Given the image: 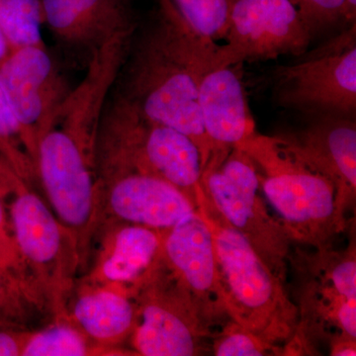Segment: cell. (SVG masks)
<instances>
[{"label":"cell","mask_w":356,"mask_h":356,"mask_svg":"<svg viewBox=\"0 0 356 356\" xmlns=\"http://www.w3.org/2000/svg\"><path fill=\"white\" fill-rule=\"evenodd\" d=\"M156 2V19L136 49L124 96L149 120L188 136L205 168L210 147L201 124L199 86L212 70L219 44L194 32L170 0Z\"/></svg>","instance_id":"cell-1"},{"label":"cell","mask_w":356,"mask_h":356,"mask_svg":"<svg viewBox=\"0 0 356 356\" xmlns=\"http://www.w3.org/2000/svg\"><path fill=\"white\" fill-rule=\"evenodd\" d=\"M197 211L212 233L228 318L284 348L298 325V313L286 283L267 266L247 238L229 226L204 191L197 199Z\"/></svg>","instance_id":"cell-2"},{"label":"cell","mask_w":356,"mask_h":356,"mask_svg":"<svg viewBox=\"0 0 356 356\" xmlns=\"http://www.w3.org/2000/svg\"><path fill=\"white\" fill-rule=\"evenodd\" d=\"M254 161L264 200L293 245L332 247L346 232L334 184L281 137L255 132L238 147Z\"/></svg>","instance_id":"cell-3"},{"label":"cell","mask_w":356,"mask_h":356,"mask_svg":"<svg viewBox=\"0 0 356 356\" xmlns=\"http://www.w3.org/2000/svg\"><path fill=\"white\" fill-rule=\"evenodd\" d=\"M98 177L139 170L165 180L197 208L203 191L202 154L185 134L149 120L125 96L105 111L97 140Z\"/></svg>","instance_id":"cell-4"},{"label":"cell","mask_w":356,"mask_h":356,"mask_svg":"<svg viewBox=\"0 0 356 356\" xmlns=\"http://www.w3.org/2000/svg\"><path fill=\"white\" fill-rule=\"evenodd\" d=\"M289 266L298 325L285 346L286 355L312 353L321 341L356 339L355 238L339 250L293 245Z\"/></svg>","instance_id":"cell-5"},{"label":"cell","mask_w":356,"mask_h":356,"mask_svg":"<svg viewBox=\"0 0 356 356\" xmlns=\"http://www.w3.org/2000/svg\"><path fill=\"white\" fill-rule=\"evenodd\" d=\"M4 200L21 257L51 320L67 318V303L81 276L74 236L24 180Z\"/></svg>","instance_id":"cell-6"},{"label":"cell","mask_w":356,"mask_h":356,"mask_svg":"<svg viewBox=\"0 0 356 356\" xmlns=\"http://www.w3.org/2000/svg\"><path fill=\"white\" fill-rule=\"evenodd\" d=\"M201 184L215 209L286 283L293 243L262 196L252 159L234 147L219 165L203 170Z\"/></svg>","instance_id":"cell-7"},{"label":"cell","mask_w":356,"mask_h":356,"mask_svg":"<svg viewBox=\"0 0 356 356\" xmlns=\"http://www.w3.org/2000/svg\"><path fill=\"white\" fill-rule=\"evenodd\" d=\"M132 297L137 317L129 339L132 355L194 356L211 334L188 291L163 261Z\"/></svg>","instance_id":"cell-8"},{"label":"cell","mask_w":356,"mask_h":356,"mask_svg":"<svg viewBox=\"0 0 356 356\" xmlns=\"http://www.w3.org/2000/svg\"><path fill=\"white\" fill-rule=\"evenodd\" d=\"M281 106L350 116L356 108V24L276 72Z\"/></svg>","instance_id":"cell-9"},{"label":"cell","mask_w":356,"mask_h":356,"mask_svg":"<svg viewBox=\"0 0 356 356\" xmlns=\"http://www.w3.org/2000/svg\"><path fill=\"white\" fill-rule=\"evenodd\" d=\"M313 28L292 0H231L228 31L218 44L212 70L301 56Z\"/></svg>","instance_id":"cell-10"},{"label":"cell","mask_w":356,"mask_h":356,"mask_svg":"<svg viewBox=\"0 0 356 356\" xmlns=\"http://www.w3.org/2000/svg\"><path fill=\"white\" fill-rule=\"evenodd\" d=\"M0 88L36 163L40 140L51 127L70 89L44 44L11 51L0 65Z\"/></svg>","instance_id":"cell-11"},{"label":"cell","mask_w":356,"mask_h":356,"mask_svg":"<svg viewBox=\"0 0 356 356\" xmlns=\"http://www.w3.org/2000/svg\"><path fill=\"white\" fill-rule=\"evenodd\" d=\"M99 220L166 231L197 212L179 189L149 173L122 170L98 177ZM97 226V227H98Z\"/></svg>","instance_id":"cell-12"},{"label":"cell","mask_w":356,"mask_h":356,"mask_svg":"<svg viewBox=\"0 0 356 356\" xmlns=\"http://www.w3.org/2000/svg\"><path fill=\"white\" fill-rule=\"evenodd\" d=\"M163 232L128 222H102L88 268L77 281L132 296L161 261Z\"/></svg>","instance_id":"cell-13"},{"label":"cell","mask_w":356,"mask_h":356,"mask_svg":"<svg viewBox=\"0 0 356 356\" xmlns=\"http://www.w3.org/2000/svg\"><path fill=\"white\" fill-rule=\"evenodd\" d=\"M161 257L191 294L210 329L222 318H229L212 233L198 211L163 232Z\"/></svg>","instance_id":"cell-14"},{"label":"cell","mask_w":356,"mask_h":356,"mask_svg":"<svg viewBox=\"0 0 356 356\" xmlns=\"http://www.w3.org/2000/svg\"><path fill=\"white\" fill-rule=\"evenodd\" d=\"M281 138L334 184L337 213L348 226L346 218L356 198L355 122L348 116L322 115L303 130Z\"/></svg>","instance_id":"cell-15"},{"label":"cell","mask_w":356,"mask_h":356,"mask_svg":"<svg viewBox=\"0 0 356 356\" xmlns=\"http://www.w3.org/2000/svg\"><path fill=\"white\" fill-rule=\"evenodd\" d=\"M242 65L211 70L201 79L199 112L210 147L204 170L219 165L232 149L257 132L243 86Z\"/></svg>","instance_id":"cell-16"},{"label":"cell","mask_w":356,"mask_h":356,"mask_svg":"<svg viewBox=\"0 0 356 356\" xmlns=\"http://www.w3.org/2000/svg\"><path fill=\"white\" fill-rule=\"evenodd\" d=\"M67 315L103 355H132L125 348L137 317L131 295L114 288L76 281L67 303Z\"/></svg>","instance_id":"cell-17"},{"label":"cell","mask_w":356,"mask_h":356,"mask_svg":"<svg viewBox=\"0 0 356 356\" xmlns=\"http://www.w3.org/2000/svg\"><path fill=\"white\" fill-rule=\"evenodd\" d=\"M103 355L69 318H53L46 325L33 329L22 356Z\"/></svg>","instance_id":"cell-18"},{"label":"cell","mask_w":356,"mask_h":356,"mask_svg":"<svg viewBox=\"0 0 356 356\" xmlns=\"http://www.w3.org/2000/svg\"><path fill=\"white\" fill-rule=\"evenodd\" d=\"M41 0H0V28L10 50L44 44Z\"/></svg>","instance_id":"cell-19"},{"label":"cell","mask_w":356,"mask_h":356,"mask_svg":"<svg viewBox=\"0 0 356 356\" xmlns=\"http://www.w3.org/2000/svg\"><path fill=\"white\" fill-rule=\"evenodd\" d=\"M42 318L51 320L38 300L0 266V327L35 329L36 321Z\"/></svg>","instance_id":"cell-20"},{"label":"cell","mask_w":356,"mask_h":356,"mask_svg":"<svg viewBox=\"0 0 356 356\" xmlns=\"http://www.w3.org/2000/svg\"><path fill=\"white\" fill-rule=\"evenodd\" d=\"M0 156L14 172L31 185L37 180L36 163L33 161L15 115L0 88Z\"/></svg>","instance_id":"cell-21"},{"label":"cell","mask_w":356,"mask_h":356,"mask_svg":"<svg viewBox=\"0 0 356 356\" xmlns=\"http://www.w3.org/2000/svg\"><path fill=\"white\" fill-rule=\"evenodd\" d=\"M175 10L199 36L216 42L228 31L231 0H170Z\"/></svg>","instance_id":"cell-22"},{"label":"cell","mask_w":356,"mask_h":356,"mask_svg":"<svg viewBox=\"0 0 356 356\" xmlns=\"http://www.w3.org/2000/svg\"><path fill=\"white\" fill-rule=\"evenodd\" d=\"M216 356L284 355V348L262 339L234 321L228 320L213 341Z\"/></svg>","instance_id":"cell-23"},{"label":"cell","mask_w":356,"mask_h":356,"mask_svg":"<svg viewBox=\"0 0 356 356\" xmlns=\"http://www.w3.org/2000/svg\"><path fill=\"white\" fill-rule=\"evenodd\" d=\"M0 266L13 275L47 310L18 250L6 200L0 194ZM48 312V310H47ZM49 313V312H48Z\"/></svg>","instance_id":"cell-24"},{"label":"cell","mask_w":356,"mask_h":356,"mask_svg":"<svg viewBox=\"0 0 356 356\" xmlns=\"http://www.w3.org/2000/svg\"><path fill=\"white\" fill-rule=\"evenodd\" d=\"M314 31L344 19L346 0H292Z\"/></svg>","instance_id":"cell-25"},{"label":"cell","mask_w":356,"mask_h":356,"mask_svg":"<svg viewBox=\"0 0 356 356\" xmlns=\"http://www.w3.org/2000/svg\"><path fill=\"white\" fill-rule=\"evenodd\" d=\"M33 329L0 327V356H22L28 337Z\"/></svg>","instance_id":"cell-26"},{"label":"cell","mask_w":356,"mask_h":356,"mask_svg":"<svg viewBox=\"0 0 356 356\" xmlns=\"http://www.w3.org/2000/svg\"><path fill=\"white\" fill-rule=\"evenodd\" d=\"M21 178L13 172V168L0 156V194L6 198L14 187L21 181Z\"/></svg>","instance_id":"cell-27"},{"label":"cell","mask_w":356,"mask_h":356,"mask_svg":"<svg viewBox=\"0 0 356 356\" xmlns=\"http://www.w3.org/2000/svg\"><path fill=\"white\" fill-rule=\"evenodd\" d=\"M329 348L332 356H355L356 339H337L329 343Z\"/></svg>","instance_id":"cell-28"},{"label":"cell","mask_w":356,"mask_h":356,"mask_svg":"<svg viewBox=\"0 0 356 356\" xmlns=\"http://www.w3.org/2000/svg\"><path fill=\"white\" fill-rule=\"evenodd\" d=\"M356 18V0H346V13L344 20L355 24Z\"/></svg>","instance_id":"cell-29"},{"label":"cell","mask_w":356,"mask_h":356,"mask_svg":"<svg viewBox=\"0 0 356 356\" xmlns=\"http://www.w3.org/2000/svg\"><path fill=\"white\" fill-rule=\"evenodd\" d=\"M10 51L11 50L9 48L8 44H7L6 37H4L1 28H0V65L3 63V60H6Z\"/></svg>","instance_id":"cell-30"}]
</instances>
